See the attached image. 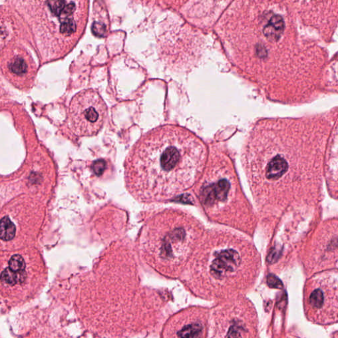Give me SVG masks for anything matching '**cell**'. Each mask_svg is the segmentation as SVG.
I'll return each mask as SVG.
<instances>
[{
  "label": "cell",
  "instance_id": "1",
  "mask_svg": "<svg viewBox=\"0 0 338 338\" xmlns=\"http://www.w3.org/2000/svg\"><path fill=\"white\" fill-rule=\"evenodd\" d=\"M238 2L233 7L240 12L233 16L226 13L223 21L226 46L236 50V55L249 74L260 75L264 84L283 79L286 84L309 79L316 56L315 47H299L297 28L280 2ZM302 81V82H303Z\"/></svg>",
  "mask_w": 338,
  "mask_h": 338
},
{
  "label": "cell",
  "instance_id": "2",
  "mask_svg": "<svg viewBox=\"0 0 338 338\" xmlns=\"http://www.w3.org/2000/svg\"><path fill=\"white\" fill-rule=\"evenodd\" d=\"M205 155L203 143L190 131L175 125L157 127L144 134L127 157V188L146 203L171 199L192 186Z\"/></svg>",
  "mask_w": 338,
  "mask_h": 338
},
{
  "label": "cell",
  "instance_id": "3",
  "mask_svg": "<svg viewBox=\"0 0 338 338\" xmlns=\"http://www.w3.org/2000/svg\"><path fill=\"white\" fill-rule=\"evenodd\" d=\"M197 231L191 219L177 211H165L144 225L139 237L142 256L151 266L174 277L193 249Z\"/></svg>",
  "mask_w": 338,
  "mask_h": 338
},
{
  "label": "cell",
  "instance_id": "4",
  "mask_svg": "<svg viewBox=\"0 0 338 338\" xmlns=\"http://www.w3.org/2000/svg\"><path fill=\"white\" fill-rule=\"evenodd\" d=\"M107 115V107L98 91L85 89L71 102L69 118L75 134L93 136L103 128Z\"/></svg>",
  "mask_w": 338,
  "mask_h": 338
},
{
  "label": "cell",
  "instance_id": "5",
  "mask_svg": "<svg viewBox=\"0 0 338 338\" xmlns=\"http://www.w3.org/2000/svg\"><path fill=\"white\" fill-rule=\"evenodd\" d=\"M243 252L236 246H222L213 251L210 258V271L212 276L222 279L236 272L243 262Z\"/></svg>",
  "mask_w": 338,
  "mask_h": 338
},
{
  "label": "cell",
  "instance_id": "6",
  "mask_svg": "<svg viewBox=\"0 0 338 338\" xmlns=\"http://www.w3.org/2000/svg\"><path fill=\"white\" fill-rule=\"evenodd\" d=\"M202 323L188 317L186 311L174 314L164 326L163 338H204Z\"/></svg>",
  "mask_w": 338,
  "mask_h": 338
},
{
  "label": "cell",
  "instance_id": "7",
  "mask_svg": "<svg viewBox=\"0 0 338 338\" xmlns=\"http://www.w3.org/2000/svg\"><path fill=\"white\" fill-rule=\"evenodd\" d=\"M231 182L227 178H217L216 180L208 182L200 192L202 203L208 208L225 204L231 194Z\"/></svg>",
  "mask_w": 338,
  "mask_h": 338
},
{
  "label": "cell",
  "instance_id": "8",
  "mask_svg": "<svg viewBox=\"0 0 338 338\" xmlns=\"http://www.w3.org/2000/svg\"><path fill=\"white\" fill-rule=\"evenodd\" d=\"M16 226L9 217H5L0 221V238L4 240H10L16 234Z\"/></svg>",
  "mask_w": 338,
  "mask_h": 338
},
{
  "label": "cell",
  "instance_id": "9",
  "mask_svg": "<svg viewBox=\"0 0 338 338\" xmlns=\"http://www.w3.org/2000/svg\"><path fill=\"white\" fill-rule=\"evenodd\" d=\"M309 305L314 309H320L324 303V294L320 289L314 290L309 297Z\"/></svg>",
  "mask_w": 338,
  "mask_h": 338
},
{
  "label": "cell",
  "instance_id": "10",
  "mask_svg": "<svg viewBox=\"0 0 338 338\" xmlns=\"http://www.w3.org/2000/svg\"><path fill=\"white\" fill-rule=\"evenodd\" d=\"M11 71L17 75H22L27 72V66L23 58H17L9 66Z\"/></svg>",
  "mask_w": 338,
  "mask_h": 338
},
{
  "label": "cell",
  "instance_id": "11",
  "mask_svg": "<svg viewBox=\"0 0 338 338\" xmlns=\"http://www.w3.org/2000/svg\"><path fill=\"white\" fill-rule=\"evenodd\" d=\"M268 283L270 287L275 288V289H280L283 287L281 281L277 277L272 275H269Z\"/></svg>",
  "mask_w": 338,
  "mask_h": 338
},
{
  "label": "cell",
  "instance_id": "12",
  "mask_svg": "<svg viewBox=\"0 0 338 338\" xmlns=\"http://www.w3.org/2000/svg\"><path fill=\"white\" fill-rule=\"evenodd\" d=\"M6 37V31L0 28V40H3Z\"/></svg>",
  "mask_w": 338,
  "mask_h": 338
}]
</instances>
